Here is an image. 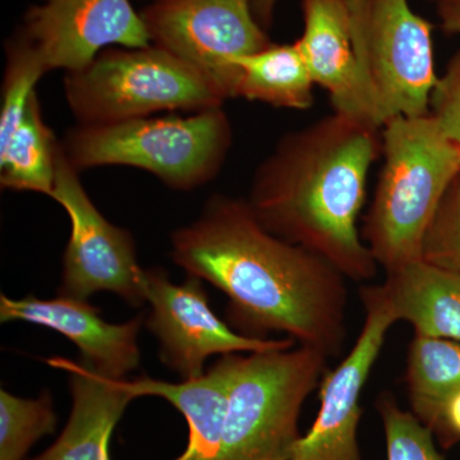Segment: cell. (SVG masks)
<instances>
[{
  "instance_id": "obj_1",
  "label": "cell",
  "mask_w": 460,
  "mask_h": 460,
  "mask_svg": "<svg viewBox=\"0 0 460 460\" xmlns=\"http://www.w3.org/2000/svg\"><path fill=\"white\" fill-rule=\"evenodd\" d=\"M172 259L228 296L242 334L284 332L328 358L348 338L347 278L323 257L263 228L247 201L214 196L172 234Z\"/></svg>"
},
{
  "instance_id": "obj_2",
  "label": "cell",
  "mask_w": 460,
  "mask_h": 460,
  "mask_svg": "<svg viewBox=\"0 0 460 460\" xmlns=\"http://www.w3.org/2000/svg\"><path fill=\"white\" fill-rule=\"evenodd\" d=\"M381 147V128L334 111L278 142L256 171L247 204L263 228L347 279H375L378 265L358 219Z\"/></svg>"
},
{
  "instance_id": "obj_3",
  "label": "cell",
  "mask_w": 460,
  "mask_h": 460,
  "mask_svg": "<svg viewBox=\"0 0 460 460\" xmlns=\"http://www.w3.org/2000/svg\"><path fill=\"white\" fill-rule=\"evenodd\" d=\"M381 144L384 164L361 235L389 272L420 260L429 224L460 172V151L429 114L390 120Z\"/></svg>"
},
{
  "instance_id": "obj_4",
  "label": "cell",
  "mask_w": 460,
  "mask_h": 460,
  "mask_svg": "<svg viewBox=\"0 0 460 460\" xmlns=\"http://www.w3.org/2000/svg\"><path fill=\"white\" fill-rule=\"evenodd\" d=\"M232 124L223 107L187 117H147L80 126L60 144L75 171L105 165L142 169L171 189L204 186L220 172L232 146Z\"/></svg>"
},
{
  "instance_id": "obj_5",
  "label": "cell",
  "mask_w": 460,
  "mask_h": 460,
  "mask_svg": "<svg viewBox=\"0 0 460 460\" xmlns=\"http://www.w3.org/2000/svg\"><path fill=\"white\" fill-rule=\"evenodd\" d=\"M229 404L219 460H293L302 407L328 372L313 348L228 354Z\"/></svg>"
},
{
  "instance_id": "obj_6",
  "label": "cell",
  "mask_w": 460,
  "mask_h": 460,
  "mask_svg": "<svg viewBox=\"0 0 460 460\" xmlns=\"http://www.w3.org/2000/svg\"><path fill=\"white\" fill-rule=\"evenodd\" d=\"M66 99L80 126L153 117L160 111L223 107L226 98L201 72L151 44L111 48L83 71L66 74Z\"/></svg>"
},
{
  "instance_id": "obj_7",
  "label": "cell",
  "mask_w": 460,
  "mask_h": 460,
  "mask_svg": "<svg viewBox=\"0 0 460 460\" xmlns=\"http://www.w3.org/2000/svg\"><path fill=\"white\" fill-rule=\"evenodd\" d=\"M359 84L372 124L429 114L434 26L410 0H349Z\"/></svg>"
},
{
  "instance_id": "obj_8",
  "label": "cell",
  "mask_w": 460,
  "mask_h": 460,
  "mask_svg": "<svg viewBox=\"0 0 460 460\" xmlns=\"http://www.w3.org/2000/svg\"><path fill=\"white\" fill-rule=\"evenodd\" d=\"M140 13L151 44L198 69L226 99L235 98V59L272 44L253 0H151Z\"/></svg>"
},
{
  "instance_id": "obj_9",
  "label": "cell",
  "mask_w": 460,
  "mask_h": 460,
  "mask_svg": "<svg viewBox=\"0 0 460 460\" xmlns=\"http://www.w3.org/2000/svg\"><path fill=\"white\" fill-rule=\"evenodd\" d=\"M78 171L58 155L56 181L50 198L71 220V237L63 260L59 296L87 301L93 293L113 292L133 307L146 302L145 277L128 230L105 219L84 190Z\"/></svg>"
},
{
  "instance_id": "obj_10",
  "label": "cell",
  "mask_w": 460,
  "mask_h": 460,
  "mask_svg": "<svg viewBox=\"0 0 460 460\" xmlns=\"http://www.w3.org/2000/svg\"><path fill=\"white\" fill-rule=\"evenodd\" d=\"M146 301L151 305L147 329L160 344V358L184 380L205 374L214 354L263 353L289 349L293 339L251 338L234 332L214 314L202 279L189 275L174 284L159 269L146 270Z\"/></svg>"
},
{
  "instance_id": "obj_11",
  "label": "cell",
  "mask_w": 460,
  "mask_h": 460,
  "mask_svg": "<svg viewBox=\"0 0 460 460\" xmlns=\"http://www.w3.org/2000/svg\"><path fill=\"white\" fill-rule=\"evenodd\" d=\"M359 296L366 311L361 332L341 365L323 376L319 413L307 434L296 441L293 460H362L359 401L396 320L380 286H363Z\"/></svg>"
},
{
  "instance_id": "obj_12",
  "label": "cell",
  "mask_w": 460,
  "mask_h": 460,
  "mask_svg": "<svg viewBox=\"0 0 460 460\" xmlns=\"http://www.w3.org/2000/svg\"><path fill=\"white\" fill-rule=\"evenodd\" d=\"M18 33L48 72L83 71L111 48H145L150 35L131 0H44L26 12Z\"/></svg>"
},
{
  "instance_id": "obj_13",
  "label": "cell",
  "mask_w": 460,
  "mask_h": 460,
  "mask_svg": "<svg viewBox=\"0 0 460 460\" xmlns=\"http://www.w3.org/2000/svg\"><path fill=\"white\" fill-rule=\"evenodd\" d=\"M0 320L25 321L56 330L74 341L84 363L108 377L124 378L140 365L137 339L142 316L128 323H109L102 319L98 308L87 301L63 296L54 299L33 296L12 299L2 295Z\"/></svg>"
},
{
  "instance_id": "obj_14",
  "label": "cell",
  "mask_w": 460,
  "mask_h": 460,
  "mask_svg": "<svg viewBox=\"0 0 460 460\" xmlns=\"http://www.w3.org/2000/svg\"><path fill=\"white\" fill-rule=\"evenodd\" d=\"M302 9L304 33L296 44L314 84L329 93L335 113L372 124L359 84L349 0H302Z\"/></svg>"
},
{
  "instance_id": "obj_15",
  "label": "cell",
  "mask_w": 460,
  "mask_h": 460,
  "mask_svg": "<svg viewBox=\"0 0 460 460\" xmlns=\"http://www.w3.org/2000/svg\"><path fill=\"white\" fill-rule=\"evenodd\" d=\"M48 362L68 372L72 411L56 443L31 460H111V434L135 399L126 380L105 376L84 361L54 357Z\"/></svg>"
},
{
  "instance_id": "obj_16",
  "label": "cell",
  "mask_w": 460,
  "mask_h": 460,
  "mask_svg": "<svg viewBox=\"0 0 460 460\" xmlns=\"http://www.w3.org/2000/svg\"><path fill=\"white\" fill-rule=\"evenodd\" d=\"M396 323L405 321L414 335L460 343V275L423 260L386 272L380 284Z\"/></svg>"
},
{
  "instance_id": "obj_17",
  "label": "cell",
  "mask_w": 460,
  "mask_h": 460,
  "mask_svg": "<svg viewBox=\"0 0 460 460\" xmlns=\"http://www.w3.org/2000/svg\"><path fill=\"white\" fill-rule=\"evenodd\" d=\"M133 398L159 396L172 402L189 425V444L175 460H219L229 404V372L223 356L202 376L180 384L142 376L126 380Z\"/></svg>"
},
{
  "instance_id": "obj_18",
  "label": "cell",
  "mask_w": 460,
  "mask_h": 460,
  "mask_svg": "<svg viewBox=\"0 0 460 460\" xmlns=\"http://www.w3.org/2000/svg\"><path fill=\"white\" fill-rule=\"evenodd\" d=\"M235 98L305 111L314 102V83L298 44L269 45L235 59Z\"/></svg>"
},
{
  "instance_id": "obj_19",
  "label": "cell",
  "mask_w": 460,
  "mask_h": 460,
  "mask_svg": "<svg viewBox=\"0 0 460 460\" xmlns=\"http://www.w3.org/2000/svg\"><path fill=\"white\" fill-rule=\"evenodd\" d=\"M60 144L42 118L38 93L7 141L0 144V184L3 189L51 196Z\"/></svg>"
},
{
  "instance_id": "obj_20",
  "label": "cell",
  "mask_w": 460,
  "mask_h": 460,
  "mask_svg": "<svg viewBox=\"0 0 460 460\" xmlns=\"http://www.w3.org/2000/svg\"><path fill=\"white\" fill-rule=\"evenodd\" d=\"M405 381L411 413L434 434L445 404L460 392V343L414 335Z\"/></svg>"
},
{
  "instance_id": "obj_21",
  "label": "cell",
  "mask_w": 460,
  "mask_h": 460,
  "mask_svg": "<svg viewBox=\"0 0 460 460\" xmlns=\"http://www.w3.org/2000/svg\"><path fill=\"white\" fill-rule=\"evenodd\" d=\"M57 414L49 393L38 399L0 392V460H23L36 441L56 431Z\"/></svg>"
},
{
  "instance_id": "obj_22",
  "label": "cell",
  "mask_w": 460,
  "mask_h": 460,
  "mask_svg": "<svg viewBox=\"0 0 460 460\" xmlns=\"http://www.w3.org/2000/svg\"><path fill=\"white\" fill-rule=\"evenodd\" d=\"M5 71L0 108V144L7 141L26 113L36 84L48 74L44 63L31 45L20 35L5 42Z\"/></svg>"
},
{
  "instance_id": "obj_23",
  "label": "cell",
  "mask_w": 460,
  "mask_h": 460,
  "mask_svg": "<svg viewBox=\"0 0 460 460\" xmlns=\"http://www.w3.org/2000/svg\"><path fill=\"white\" fill-rule=\"evenodd\" d=\"M376 410L385 434L387 460H445L435 436L411 411L402 410L394 396L383 393Z\"/></svg>"
},
{
  "instance_id": "obj_24",
  "label": "cell",
  "mask_w": 460,
  "mask_h": 460,
  "mask_svg": "<svg viewBox=\"0 0 460 460\" xmlns=\"http://www.w3.org/2000/svg\"><path fill=\"white\" fill-rule=\"evenodd\" d=\"M420 260L460 275V172L429 224Z\"/></svg>"
},
{
  "instance_id": "obj_25",
  "label": "cell",
  "mask_w": 460,
  "mask_h": 460,
  "mask_svg": "<svg viewBox=\"0 0 460 460\" xmlns=\"http://www.w3.org/2000/svg\"><path fill=\"white\" fill-rule=\"evenodd\" d=\"M429 115L445 138L460 151V50L436 81L429 98Z\"/></svg>"
},
{
  "instance_id": "obj_26",
  "label": "cell",
  "mask_w": 460,
  "mask_h": 460,
  "mask_svg": "<svg viewBox=\"0 0 460 460\" xmlns=\"http://www.w3.org/2000/svg\"><path fill=\"white\" fill-rule=\"evenodd\" d=\"M434 436L447 449L460 441V392L445 404Z\"/></svg>"
},
{
  "instance_id": "obj_27",
  "label": "cell",
  "mask_w": 460,
  "mask_h": 460,
  "mask_svg": "<svg viewBox=\"0 0 460 460\" xmlns=\"http://www.w3.org/2000/svg\"><path fill=\"white\" fill-rule=\"evenodd\" d=\"M438 17L445 31L460 35V0L438 3Z\"/></svg>"
},
{
  "instance_id": "obj_28",
  "label": "cell",
  "mask_w": 460,
  "mask_h": 460,
  "mask_svg": "<svg viewBox=\"0 0 460 460\" xmlns=\"http://www.w3.org/2000/svg\"><path fill=\"white\" fill-rule=\"evenodd\" d=\"M278 0H253V12L260 23L269 25Z\"/></svg>"
},
{
  "instance_id": "obj_29",
  "label": "cell",
  "mask_w": 460,
  "mask_h": 460,
  "mask_svg": "<svg viewBox=\"0 0 460 460\" xmlns=\"http://www.w3.org/2000/svg\"><path fill=\"white\" fill-rule=\"evenodd\" d=\"M436 2L441 3V2H445V0H436Z\"/></svg>"
}]
</instances>
